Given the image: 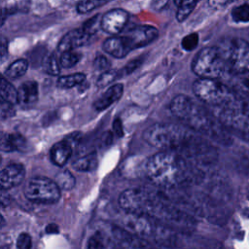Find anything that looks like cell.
Returning a JSON list of instances; mask_svg holds the SVG:
<instances>
[{
    "label": "cell",
    "instance_id": "6da1fadb",
    "mask_svg": "<svg viewBox=\"0 0 249 249\" xmlns=\"http://www.w3.org/2000/svg\"><path fill=\"white\" fill-rule=\"evenodd\" d=\"M151 146L176 153L194 163L209 164L218 158L215 147L197 132L175 124H155L143 132Z\"/></svg>",
    "mask_w": 249,
    "mask_h": 249
},
{
    "label": "cell",
    "instance_id": "7a4b0ae2",
    "mask_svg": "<svg viewBox=\"0 0 249 249\" xmlns=\"http://www.w3.org/2000/svg\"><path fill=\"white\" fill-rule=\"evenodd\" d=\"M119 204L126 213L147 218L162 224L163 227L190 230L195 226L194 219L169 201L148 191L127 189L119 196Z\"/></svg>",
    "mask_w": 249,
    "mask_h": 249
},
{
    "label": "cell",
    "instance_id": "3957f363",
    "mask_svg": "<svg viewBox=\"0 0 249 249\" xmlns=\"http://www.w3.org/2000/svg\"><path fill=\"white\" fill-rule=\"evenodd\" d=\"M171 113L187 127L223 146L232 144L231 134L206 108L193 98L179 94L170 102Z\"/></svg>",
    "mask_w": 249,
    "mask_h": 249
},
{
    "label": "cell",
    "instance_id": "277c9868",
    "mask_svg": "<svg viewBox=\"0 0 249 249\" xmlns=\"http://www.w3.org/2000/svg\"><path fill=\"white\" fill-rule=\"evenodd\" d=\"M144 171L154 184L166 188L196 181L202 176L194 162L169 151H161L150 157L144 164Z\"/></svg>",
    "mask_w": 249,
    "mask_h": 249
},
{
    "label": "cell",
    "instance_id": "5b68a950",
    "mask_svg": "<svg viewBox=\"0 0 249 249\" xmlns=\"http://www.w3.org/2000/svg\"><path fill=\"white\" fill-rule=\"evenodd\" d=\"M215 117L228 129L249 141V101L237 98L234 102L215 110Z\"/></svg>",
    "mask_w": 249,
    "mask_h": 249
},
{
    "label": "cell",
    "instance_id": "8992f818",
    "mask_svg": "<svg viewBox=\"0 0 249 249\" xmlns=\"http://www.w3.org/2000/svg\"><path fill=\"white\" fill-rule=\"evenodd\" d=\"M193 90L199 100L215 109L225 107L238 98L231 89L219 80L198 78L194 83Z\"/></svg>",
    "mask_w": 249,
    "mask_h": 249
},
{
    "label": "cell",
    "instance_id": "52a82bcc",
    "mask_svg": "<svg viewBox=\"0 0 249 249\" xmlns=\"http://www.w3.org/2000/svg\"><path fill=\"white\" fill-rule=\"evenodd\" d=\"M227 64L229 73L249 74V42L239 38H229L217 46Z\"/></svg>",
    "mask_w": 249,
    "mask_h": 249
},
{
    "label": "cell",
    "instance_id": "ba28073f",
    "mask_svg": "<svg viewBox=\"0 0 249 249\" xmlns=\"http://www.w3.org/2000/svg\"><path fill=\"white\" fill-rule=\"evenodd\" d=\"M192 69L200 79L219 80L226 73H229L227 64L217 46L200 50L193 59Z\"/></svg>",
    "mask_w": 249,
    "mask_h": 249
},
{
    "label": "cell",
    "instance_id": "9c48e42d",
    "mask_svg": "<svg viewBox=\"0 0 249 249\" xmlns=\"http://www.w3.org/2000/svg\"><path fill=\"white\" fill-rule=\"evenodd\" d=\"M25 197L35 203H54L60 197V189L53 180L46 177L30 179L23 190Z\"/></svg>",
    "mask_w": 249,
    "mask_h": 249
},
{
    "label": "cell",
    "instance_id": "30bf717a",
    "mask_svg": "<svg viewBox=\"0 0 249 249\" xmlns=\"http://www.w3.org/2000/svg\"><path fill=\"white\" fill-rule=\"evenodd\" d=\"M158 34L159 31L155 26L141 24L129 27L124 34L120 36L124 40L128 50L131 52L135 49L143 48L149 45L157 39Z\"/></svg>",
    "mask_w": 249,
    "mask_h": 249
},
{
    "label": "cell",
    "instance_id": "8fae6325",
    "mask_svg": "<svg viewBox=\"0 0 249 249\" xmlns=\"http://www.w3.org/2000/svg\"><path fill=\"white\" fill-rule=\"evenodd\" d=\"M128 21V13L123 9H113L106 12L101 18V29L117 36L121 33Z\"/></svg>",
    "mask_w": 249,
    "mask_h": 249
},
{
    "label": "cell",
    "instance_id": "7c38bea8",
    "mask_svg": "<svg viewBox=\"0 0 249 249\" xmlns=\"http://www.w3.org/2000/svg\"><path fill=\"white\" fill-rule=\"evenodd\" d=\"M25 177V168L20 163H11L4 167L0 174L2 191H8L22 183Z\"/></svg>",
    "mask_w": 249,
    "mask_h": 249
},
{
    "label": "cell",
    "instance_id": "4fadbf2b",
    "mask_svg": "<svg viewBox=\"0 0 249 249\" xmlns=\"http://www.w3.org/2000/svg\"><path fill=\"white\" fill-rule=\"evenodd\" d=\"M90 36L88 35L82 28L68 31L60 39L58 43V51L63 53L70 51H75L77 48L87 45L90 41Z\"/></svg>",
    "mask_w": 249,
    "mask_h": 249
},
{
    "label": "cell",
    "instance_id": "5bb4252c",
    "mask_svg": "<svg viewBox=\"0 0 249 249\" xmlns=\"http://www.w3.org/2000/svg\"><path fill=\"white\" fill-rule=\"evenodd\" d=\"M39 97L38 85L35 81H26L18 89V104L22 107L33 106Z\"/></svg>",
    "mask_w": 249,
    "mask_h": 249
},
{
    "label": "cell",
    "instance_id": "9a60e30c",
    "mask_svg": "<svg viewBox=\"0 0 249 249\" xmlns=\"http://www.w3.org/2000/svg\"><path fill=\"white\" fill-rule=\"evenodd\" d=\"M124 85L123 84H114L109 87L105 92L100 95L94 102L93 108L97 111H103L115 102H117L123 95Z\"/></svg>",
    "mask_w": 249,
    "mask_h": 249
},
{
    "label": "cell",
    "instance_id": "2e32d148",
    "mask_svg": "<svg viewBox=\"0 0 249 249\" xmlns=\"http://www.w3.org/2000/svg\"><path fill=\"white\" fill-rule=\"evenodd\" d=\"M28 149L27 140L20 133H2L1 150L4 152H25Z\"/></svg>",
    "mask_w": 249,
    "mask_h": 249
},
{
    "label": "cell",
    "instance_id": "e0dca14e",
    "mask_svg": "<svg viewBox=\"0 0 249 249\" xmlns=\"http://www.w3.org/2000/svg\"><path fill=\"white\" fill-rule=\"evenodd\" d=\"M71 154L72 146L65 139H63L53 145L50 151V158L53 164L61 167L68 161Z\"/></svg>",
    "mask_w": 249,
    "mask_h": 249
},
{
    "label": "cell",
    "instance_id": "ac0fdd59",
    "mask_svg": "<svg viewBox=\"0 0 249 249\" xmlns=\"http://www.w3.org/2000/svg\"><path fill=\"white\" fill-rule=\"evenodd\" d=\"M103 50L116 58H123L130 52L121 36L107 38L103 43Z\"/></svg>",
    "mask_w": 249,
    "mask_h": 249
},
{
    "label": "cell",
    "instance_id": "d6986e66",
    "mask_svg": "<svg viewBox=\"0 0 249 249\" xmlns=\"http://www.w3.org/2000/svg\"><path fill=\"white\" fill-rule=\"evenodd\" d=\"M98 165V160L94 153L88 154L84 157H81L73 161L72 167L75 170L81 171V172H89L93 171L97 168Z\"/></svg>",
    "mask_w": 249,
    "mask_h": 249
},
{
    "label": "cell",
    "instance_id": "ffe728a7",
    "mask_svg": "<svg viewBox=\"0 0 249 249\" xmlns=\"http://www.w3.org/2000/svg\"><path fill=\"white\" fill-rule=\"evenodd\" d=\"M86 81V75L84 73H74L61 76L56 81V86L59 89H72L74 87L83 85Z\"/></svg>",
    "mask_w": 249,
    "mask_h": 249
},
{
    "label": "cell",
    "instance_id": "44dd1931",
    "mask_svg": "<svg viewBox=\"0 0 249 249\" xmlns=\"http://www.w3.org/2000/svg\"><path fill=\"white\" fill-rule=\"evenodd\" d=\"M0 96L1 100L10 103V104H17L18 103V89L14 88V86L8 82L5 78L1 80L0 86Z\"/></svg>",
    "mask_w": 249,
    "mask_h": 249
},
{
    "label": "cell",
    "instance_id": "7402d4cb",
    "mask_svg": "<svg viewBox=\"0 0 249 249\" xmlns=\"http://www.w3.org/2000/svg\"><path fill=\"white\" fill-rule=\"evenodd\" d=\"M27 68H28V61L26 59H23V58L17 59L8 66L5 74L10 79H18L26 73Z\"/></svg>",
    "mask_w": 249,
    "mask_h": 249
},
{
    "label": "cell",
    "instance_id": "603a6c76",
    "mask_svg": "<svg viewBox=\"0 0 249 249\" xmlns=\"http://www.w3.org/2000/svg\"><path fill=\"white\" fill-rule=\"evenodd\" d=\"M60 191H69L74 188L76 180L73 174L69 170H62L55 174L54 180Z\"/></svg>",
    "mask_w": 249,
    "mask_h": 249
},
{
    "label": "cell",
    "instance_id": "cb8c5ba5",
    "mask_svg": "<svg viewBox=\"0 0 249 249\" xmlns=\"http://www.w3.org/2000/svg\"><path fill=\"white\" fill-rule=\"evenodd\" d=\"M43 66L44 70L52 76H56L60 73V61L54 53H51L46 57Z\"/></svg>",
    "mask_w": 249,
    "mask_h": 249
},
{
    "label": "cell",
    "instance_id": "d4e9b609",
    "mask_svg": "<svg viewBox=\"0 0 249 249\" xmlns=\"http://www.w3.org/2000/svg\"><path fill=\"white\" fill-rule=\"evenodd\" d=\"M197 5V1H181L179 3L177 13H176V18L179 22L184 21L190 14L195 10L196 6Z\"/></svg>",
    "mask_w": 249,
    "mask_h": 249
},
{
    "label": "cell",
    "instance_id": "484cf974",
    "mask_svg": "<svg viewBox=\"0 0 249 249\" xmlns=\"http://www.w3.org/2000/svg\"><path fill=\"white\" fill-rule=\"evenodd\" d=\"M107 239L103 231H95L87 241V249H105Z\"/></svg>",
    "mask_w": 249,
    "mask_h": 249
},
{
    "label": "cell",
    "instance_id": "4316f807",
    "mask_svg": "<svg viewBox=\"0 0 249 249\" xmlns=\"http://www.w3.org/2000/svg\"><path fill=\"white\" fill-rule=\"evenodd\" d=\"M81 59V53L76 51H70L61 53L59 57L60 65L62 68H72Z\"/></svg>",
    "mask_w": 249,
    "mask_h": 249
},
{
    "label": "cell",
    "instance_id": "83f0119b",
    "mask_svg": "<svg viewBox=\"0 0 249 249\" xmlns=\"http://www.w3.org/2000/svg\"><path fill=\"white\" fill-rule=\"evenodd\" d=\"M231 18L235 22H248L249 21V4H241L231 10Z\"/></svg>",
    "mask_w": 249,
    "mask_h": 249
},
{
    "label": "cell",
    "instance_id": "f1b7e54d",
    "mask_svg": "<svg viewBox=\"0 0 249 249\" xmlns=\"http://www.w3.org/2000/svg\"><path fill=\"white\" fill-rule=\"evenodd\" d=\"M101 18H102V16L95 15L94 17H92V18H89L87 21H85L81 28L88 35L92 37L98 31V29L101 28Z\"/></svg>",
    "mask_w": 249,
    "mask_h": 249
},
{
    "label": "cell",
    "instance_id": "f546056e",
    "mask_svg": "<svg viewBox=\"0 0 249 249\" xmlns=\"http://www.w3.org/2000/svg\"><path fill=\"white\" fill-rule=\"evenodd\" d=\"M105 4H107V1H80L76 6V10L79 14H87Z\"/></svg>",
    "mask_w": 249,
    "mask_h": 249
},
{
    "label": "cell",
    "instance_id": "4dcf8cb0",
    "mask_svg": "<svg viewBox=\"0 0 249 249\" xmlns=\"http://www.w3.org/2000/svg\"><path fill=\"white\" fill-rule=\"evenodd\" d=\"M119 76H120V73H117L116 71H113V70L106 71L104 73H101V75L97 79L96 85L99 89L104 88V87L110 85L111 83H113L116 79H118Z\"/></svg>",
    "mask_w": 249,
    "mask_h": 249
},
{
    "label": "cell",
    "instance_id": "1f68e13d",
    "mask_svg": "<svg viewBox=\"0 0 249 249\" xmlns=\"http://www.w3.org/2000/svg\"><path fill=\"white\" fill-rule=\"evenodd\" d=\"M198 44V34L197 33H190L183 37L181 41V47L183 50L187 52H191L196 48Z\"/></svg>",
    "mask_w": 249,
    "mask_h": 249
},
{
    "label": "cell",
    "instance_id": "d6a6232c",
    "mask_svg": "<svg viewBox=\"0 0 249 249\" xmlns=\"http://www.w3.org/2000/svg\"><path fill=\"white\" fill-rule=\"evenodd\" d=\"M93 67L97 71H102V73H104L106 71H109L108 69L110 67V63L106 58V56L99 54V55H96V57L93 60Z\"/></svg>",
    "mask_w": 249,
    "mask_h": 249
},
{
    "label": "cell",
    "instance_id": "836d02e7",
    "mask_svg": "<svg viewBox=\"0 0 249 249\" xmlns=\"http://www.w3.org/2000/svg\"><path fill=\"white\" fill-rule=\"evenodd\" d=\"M18 249H31L32 239L31 236L26 232H21L17 239Z\"/></svg>",
    "mask_w": 249,
    "mask_h": 249
},
{
    "label": "cell",
    "instance_id": "e575fe53",
    "mask_svg": "<svg viewBox=\"0 0 249 249\" xmlns=\"http://www.w3.org/2000/svg\"><path fill=\"white\" fill-rule=\"evenodd\" d=\"M15 114H16V110L14 108V105L1 100V109H0L1 119L5 120V119H8V118H11Z\"/></svg>",
    "mask_w": 249,
    "mask_h": 249
},
{
    "label": "cell",
    "instance_id": "d590c367",
    "mask_svg": "<svg viewBox=\"0 0 249 249\" xmlns=\"http://www.w3.org/2000/svg\"><path fill=\"white\" fill-rule=\"evenodd\" d=\"M141 65V59H134L132 61H129L123 69L122 71L120 72V75L121 74H124V75H128L130 74L131 72L135 71V69H137L139 66Z\"/></svg>",
    "mask_w": 249,
    "mask_h": 249
},
{
    "label": "cell",
    "instance_id": "8d00e7d4",
    "mask_svg": "<svg viewBox=\"0 0 249 249\" xmlns=\"http://www.w3.org/2000/svg\"><path fill=\"white\" fill-rule=\"evenodd\" d=\"M113 127H114V130H115V133L117 134V136H119V137L123 136V134H124V129H123L122 123H121V121H120L119 119H117V120L114 122Z\"/></svg>",
    "mask_w": 249,
    "mask_h": 249
},
{
    "label": "cell",
    "instance_id": "74e56055",
    "mask_svg": "<svg viewBox=\"0 0 249 249\" xmlns=\"http://www.w3.org/2000/svg\"><path fill=\"white\" fill-rule=\"evenodd\" d=\"M231 2L229 1H211L209 2V4L213 7V8H222L228 4H230Z\"/></svg>",
    "mask_w": 249,
    "mask_h": 249
},
{
    "label": "cell",
    "instance_id": "f35d334b",
    "mask_svg": "<svg viewBox=\"0 0 249 249\" xmlns=\"http://www.w3.org/2000/svg\"><path fill=\"white\" fill-rule=\"evenodd\" d=\"M241 83L245 89H249V74L244 75V77L241 79Z\"/></svg>",
    "mask_w": 249,
    "mask_h": 249
},
{
    "label": "cell",
    "instance_id": "ab89813d",
    "mask_svg": "<svg viewBox=\"0 0 249 249\" xmlns=\"http://www.w3.org/2000/svg\"><path fill=\"white\" fill-rule=\"evenodd\" d=\"M6 46H7V42L4 40V38L2 39V45H1V58L3 59L5 56V50H6Z\"/></svg>",
    "mask_w": 249,
    "mask_h": 249
},
{
    "label": "cell",
    "instance_id": "60d3db41",
    "mask_svg": "<svg viewBox=\"0 0 249 249\" xmlns=\"http://www.w3.org/2000/svg\"><path fill=\"white\" fill-rule=\"evenodd\" d=\"M11 241H1V249H10Z\"/></svg>",
    "mask_w": 249,
    "mask_h": 249
}]
</instances>
